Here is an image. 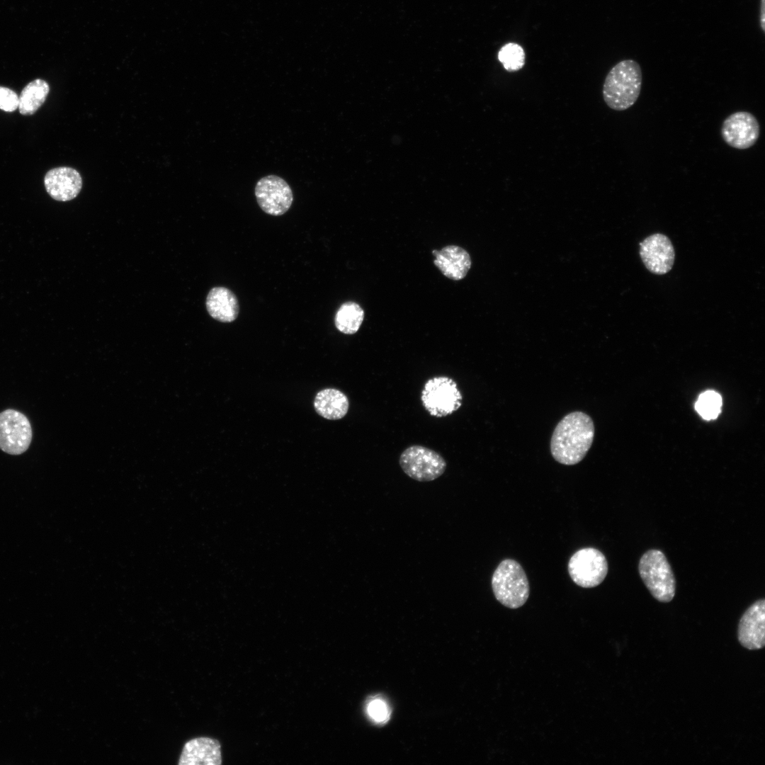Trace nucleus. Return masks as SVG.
<instances>
[{"label":"nucleus","instance_id":"20","mask_svg":"<svg viewBox=\"0 0 765 765\" xmlns=\"http://www.w3.org/2000/svg\"><path fill=\"white\" fill-rule=\"evenodd\" d=\"M498 60L507 72H515L523 67L526 62V54L520 45L508 42L499 49Z\"/></svg>","mask_w":765,"mask_h":765},{"label":"nucleus","instance_id":"11","mask_svg":"<svg viewBox=\"0 0 765 765\" xmlns=\"http://www.w3.org/2000/svg\"><path fill=\"white\" fill-rule=\"evenodd\" d=\"M640 256L648 271L656 275L669 272L674 263L675 252L670 239L655 233L640 243Z\"/></svg>","mask_w":765,"mask_h":765},{"label":"nucleus","instance_id":"24","mask_svg":"<svg viewBox=\"0 0 765 765\" xmlns=\"http://www.w3.org/2000/svg\"><path fill=\"white\" fill-rule=\"evenodd\" d=\"M764 2H765V0H761V7H760V11H761L760 22H761V29H762L763 31H764V28H765L764 27V21H764V17H765V15H764V7H765Z\"/></svg>","mask_w":765,"mask_h":765},{"label":"nucleus","instance_id":"15","mask_svg":"<svg viewBox=\"0 0 765 765\" xmlns=\"http://www.w3.org/2000/svg\"><path fill=\"white\" fill-rule=\"evenodd\" d=\"M435 266L447 278L458 280L465 277L471 266V259L466 250L450 245L440 251L434 250Z\"/></svg>","mask_w":765,"mask_h":765},{"label":"nucleus","instance_id":"21","mask_svg":"<svg viewBox=\"0 0 765 765\" xmlns=\"http://www.w3.org/2000/svg\"><path fill=\"white\" fill-rule=\"evenodd\" d=\"M722 397L713 390H707L698 397L695 408L698 413L706 420L715 419L720 412Z\"/></svg>","mask_w":765,"mask_h":765},{"label":"nucleus","instance_id":"16","mask_svg":"<svg viewBox=\"0 0 765 765\" xmlns=\"http://www.w3.org/2000/svg\"><path fill=\"white\" fill-rule=\"evenodd\" d=\"M208 314L221 322H232L239 314V302L234 293L225 287L212 288L206 298Z\"/></svg>","mask_w":765,"mask_h":765},{"label":"nucleus","instance_id":"14","mask_svg":"<svg viewBox=\"0 0 765 765\" xmlns=\"http://www.w3.org/2000/svg\"><path fill=\"white\" fill-rule=\"evenodd\" d=\"M221 745L218 740L200 737L188 741L179 758V765H220Z\"/></svg>","mask_w":765,"mask_h":765},{"label":"nucleus","instance_id":"7","mask_svg":"<svg viewBox=\"0 0 765 765\" xmlns=\"http://www.w3.org/2000/svg\"><path fill=\"white\" fill-rule=\"evenodd\" d=\"M568 572L577 585L584 588L595 587L604 580L607 574V560L605 555L596 548H582L570 557Z\"/></svg>","mask_w":765,"mask_h":765},{"label":"nucleus","instance_id":"13","mask_svg":"<svg viewBox=\"0 0 765 765\" xmlns=\"http://www.w3.org/2000/svg\"><path fill=\"white\" fill-rule=\"evenodd\" d=\"M44 183L47 192L53 199L64 202L78 196L82 187V178L76 169L61 166L48 171Z\"/></svg>","mask_w":765,"mask_h":765},{"label":"nucleus","instance_id":"3","mask_svg":"<svg viewBox=\"0 0 765 765\" xmlns=\"http://www.w3.org/2000/svg\"><path fill=\"white\" fill-rule=\"evenodd\" d=\"M492 587L497 600L512 609L522 606L530 593L525 571L511 559L504 560L497 566L492 577Z\"/></svg>","mask_w":765,"mask_h":765},{"label":"nucleus","instance_id":"1","mask_svg":"<svg viewBox=\"0 0 765 765\" xmlns=\"http://www.w3.org/2000/svg\"><path fill=\"white\" fill-rule=\"evenodd\" d=\"M595 434L594 424L587 414L576 411L565 415L556 425L550 439V451L558 463L573 465L589 450Z\"/></svg>","mask_w":765,"mask_h":765},{"label":"nucleus","instance_id":"10","mask_svg":"<svg viewBox=\"0 0 765 765\" xmlns=\"http://www.w3.org/2000/svg\"><path fill=\"white\" fill-rule=\"evenodd\" d=\"M721 135L730 147L746 149L752 147L759 137L760 127L756 117L749 112L738 111L728 115L722 122Z\"/></svg>","mask_w":765,"mask_h":765},{"label":"nucleus","instance_id":"18","mask_svg":"<svg viewBox=\"0 0 765 765\" xmlns=\"http://www.w3.org/2000/svg\"><path fill=\"white\" fill-rule=\"evenodd\" d=\"M50 91L48 84L36 79L28 83L18 96V109L22 115L34 114L45 102Z\"/></svg>","mask_w":765,"mask_h":765},{"label":"nucleus","instance_id":"6","mask_svg":"<svg viewBox=\"0 0 765 765\" xmlns=\"http://www.w3.org/2000/svg\"><path fill=\"white\" fill-rule=\"evenodd\" d=\"M399 463L407 476L419 482H430L438 478L447 466L438 453L419 445L407 448L401 453Z\"/></svg>","mask_w":765,"mask_h":765},{"label":"nucleus","instance_id":"23","mask_svg":"<svg viewBox=\"0 0 765 765\" xmlns=\"http://www.w3.org/2000/svg\"><path fill=\"white\" fill-rule=\"evenodd\" d=\"M18 108V96L13 90L0 86V109L13 112Z\"/></svg>","mask_w":765,"mask_h":765},{"label":"nucleus","instance_id":"9","mask_svg":"<svg viewBox=\"0 0 765 765\" xmlns=\"http://www.w3.org/2000/svg\"><path fill=\"white\" fill-rule=\"evenodd\" d=\"M255 196L261 209L273 216L285 213L293 201L290 186L276 175H268L259 180L255 186Z\"/></svg>","mask_w":765,"mask_h":765},{"label":"nucleus","instance_id":"4","mask_svg":"<svg viewBox=\"0 0 765 765\" xmlns=\"http://www.w3.org/2000/svg\"><path fill=\"white\" fill-rule=\"evenodd\" d=\"M639 573L650 594L660 602H669L675 595L676 582L671 566L664 554L652 549L643 554Z\"/></svg>","mask_w":765,"mask_h":765},{"label":"nucleus","instance_id":"5","mask_svg":"<svg viewBox=\"0 0 765 765\" xmlns=\"http://www.w3.org/2000/svg\"><path fill=\"white\" fill-rule=\"evenodd\" d=\"M422 404L430 415L443 417L457 411L462 404V395L456 382L446 376L434 377L424 384Z\"/></svg>","mask_w":765,"mask_h":765},{"label":"nucleus","instance_id":"2","mask_svg":"<svg viewBox=\"0 0 765 765\" xmlns=\"http://www.w3.org/2000/svg\"><path fill=\"white\" fill-rule=\"evenodd\" d=\"M642 71L633 60L615 64L606 76L603 98L606 105L617 111L625 110L637 101L641 90Z\"/></svg>","mask_w":765,"mask_h":765},{"label":"nucleus","instance_id":"19","mask_svg":"<svg viewBox=\"0 0 765 765\" xmlns=\"http://www.w3.org/2000/svg\"><path fill=\"white\" fill-rule=\"evenodd\" d=\"M364 317L363 310L361 306L351 301L342 304L335 314L334 323L336 329L346 334H353L360 328Z\"/></svg>","mask_w":765,"mask_h":765},{"label":"nucleus","instance_id":"22","mask_svg":"<svg viewBox=\"0 0 765 765\" xmlns=\"http://www.w3.org/2000/svg\"><path fill=\"white\" fill-rule=\"evenodd\" d=\"M366 710L368 718L378 725L386 723L390 718V708L386 701L381 697L375 696L368 700Z\"/></svg>","mask_w":765,"mask_h":765},{"label":"nucleus","instance_id":"17","mask_svg":"<svg viewBox=\"0 0 765 765\" xmlns=\"http://www.w3.org/2000/svg\"><path fill=\"white\" fill-rule=\"evenodd\" d=\"M314 407L317 414L324 418L337 420L343 418L348 412L349 402L341 391L327 388L316 395Z\"/></svg>","mask_w":765,"mask_h":765},{"label":"nucleus","instance_id":"8","mask_svg":"<svg viewBox=\"0 0 765 765\" xmlns=\"http://www.w3.org/2000/svg\"><path fill=\"white\" fill-rule=\"evenodd\" d=\"M33 431L27 416L15 409L0 413V449L10 455L26 452L31 443Z\"/></svg>","mask_w":765,"mask_h":765},{"label":"nucleus","instance_id":"12","mask_svg":"<svg viewBox=\"0 0 765 765\" xmlns=\"http://www.w3.org/2000/svg\"><path fill=\"white\" fill-rule=\"evenodd\" d=\"M765 600H757L742 615L738 627V639L748 650H759L765 644Z\"/></svg>","mask_w":765,"mask_h":765}]
</instances>
